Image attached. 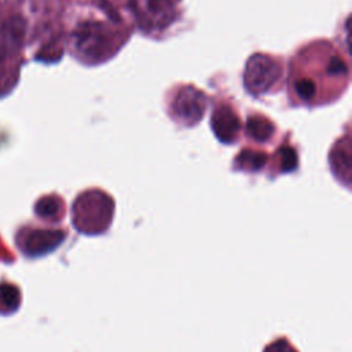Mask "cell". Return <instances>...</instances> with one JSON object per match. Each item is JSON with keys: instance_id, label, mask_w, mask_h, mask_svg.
Returning <instances> with one entry per match:
<instances>
[{"instance_id": "cell-3", "label": "cell", "mask_w": 352, "mask_h": 352, "mask_svg": "<svg viewBox=\"0 0 352 352\" xmlns=\"http://www.w3.org/2000/svg\"><path fill=\"white\" fill-rule=\"evenodd\" d=\"M110 36L101 24L87 23L76 31V49L87 58L101 60L109 54Z\"/></svg>"}, {"instance_id": "cell-1", "label": "cell", "mask_w": 352, "mask_h": 352, "mask_svg": "<svg viewBox=\"0 0 352 352\" xmlns=\"http://www.w3.org/2000/svg\"><path fill=\"white\" fill-rule=\"evenodd\" d=\"M115 201L104 191L91 190L79 196L73 204V224L82 234L99 235L112 224Z\"/></svg>"}, {"instance_id": "cell-4", "label": "cell", "mask_w": 352, "mask_h": 352, "mask_svg": "<svg viewBox=\"0 0 352 352\" xmlns=\"http://www.w3.org/2000/svg\"><path fill=\"white\" fill-rule=\"evenodd\" d=\"M205 104L207 99L202 93L193 87H186L178 94L174 102L175 115L185 123L194 124L202 117L205 112Z\"/></svg>"}, {"instance_id": "cell-8", "label": "cell", "mask_w": 352, "mask_h": 352, "mask_svg": "<svg viewBox=\"0 0 352 352\" xmlns=\"http://www.w3.org/2000/svg\"><path fill=\"white\" fill-rule=\"evenodd\" d=\"M137 3H142V13L154 25H167L172 20V5L171 0H137Z\"/></svg>"}, {"instance_id": "cell-2", "label": "cell", "mask_w": 352, "mask_h": 352, "mask_svg": "<svg viewBox=\"0 0 352 352\" xmlns=\"http://www.w3.org/2000/svg\"><path fill=\"white\" fill-rule=\"evenodd\" d=\"M281 76L279 65L267 56H253L245 68L244 83L249 93L259 95L267 93Z\"/></svg>"}, {"instance_id": "cell-11", "label": "cell", "mask_w": 352, "mask_h": 352, "mask_svg": "<svg viewBox=\"0 0 352 352\" xmlns=\"http://www.w3.org/2000/svg\"><path fill=\"white\" fill-rule=\"evenodd\" d=\"M263 352H298V349L289 341L288 337H278L267 344Z\"/></svg>"}, {"instance_id": "cell-7", "label": "cell", "mask_w": 352, "mask_h": 352, "mask_svg": "<svg viewBox=\"0 0 352 352\" xmlns=\"http://www.w3.org/2000/svg\"><path fill=\"white\" fill-rule=\"evenodd\" d=\"M212 127L215 134L222 142H231L234 141L235 135L238 134L241 124L238 117L233 113V110L227 106H220L215 110L212 117Z\"/></svg>"}, {"instance_id": "cell-12", "label": "cell", "mask_w": 352, "mask_h": 352, "mask_svg": "<svg viewBox=\"0 0 352 352\" xmlns=\"http://www.w3.org/2000/svg\"><path fill=\"white\" fill-rule=\"evenodd\" d=\"M296 93L297 95L304 99V101H309L315 97L316 94V86L311 82V80H307V79H300L296 82Z\"/></svg>"}, {"instance_id": "cell-6", "label": "cell", "mask_w": 352, "mask_h": 352, "mask_svg": "<svg viewBox=\"0 0 352 352\" xmlns=\"http://www.w3.org/2000/svg\"><path fill=\"white\" fill-rule=\"evenodd\" d=\"M64 230H35L27 238V250L31 255H46L57 249L65 239Z\"/></svg>"}, {"instance_id": "cell-5", "label": "cell", "mask_w": 352, "mask_h": 352, "mask_svg": "<svg viewBox=\"0 0 352 352\" xmlns=\"http://www.w3.org/2000/svg\"><path fill=\"white\" fill-rule=\"evenodd\" d=\"M25 35V21L21 19L8 20L0 28V62L13 56L21 46Z\"/></svg>"}, {"instance_id": "cell-9", "label": "cell", "mask_w": 352, "mask_h": 352, "mask_svg": "<svg viewBox=\"0 0 352 352\" xmlns=\"http://www.w3.org/2000/svg\"><path fill=\"white\" fill-rule=\"evenodd\" d=\"M246 130H248L249 135L252 138H255L256 141H267L274 132L271 123H268V120L261 119V117L249 119L248 124H246Z\"/></svg>"}, {"instance_id": "cell-13", "label": "cell", "mask_w": 352, "mask_h": 352, "mask_svg": "<svg viewBox=\"0 0 352 352\" xmlns=\"http://www.w3.org/2000/svg\"><path fill=\"white\" fill-rule=\"evenodd\" d=\"M327 71H329V73H331V75H341V73L345 75V73H347V65L344 64L342 60L334 57V58L330 61Z\"/></svg>"}, {"instance_id": "cell-10", "label": "cell", "mask_w": 352, "mask_h": 352, "mask_svg": "<svg viewBox=\"0 0 352 352\" xmlns=\"http://www.w3.org/2000/svg\"><path fill=\"white\" fill-rule=\"evenodd\" d=\"M36 213L46 219H60L62 216V202L57 197H46L38 202Z\"/></svg>"}]
</instances>
